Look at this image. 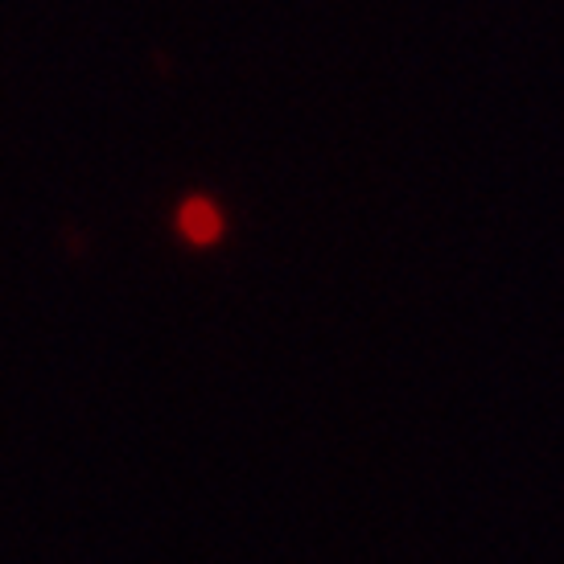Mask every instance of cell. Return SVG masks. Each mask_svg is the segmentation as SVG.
Segmentation results:
<instances>
[{"label": "cell", "instance_id": "1", "mask_svg": "<svg viewBox=\"0 0 564 564\" xmlns=\"http://www.w3.org/2000/svg\"><path fill=\"white\" fill-rule=\"evenodd\" d=\"M177 227H182V236H186L189 243L206 248V243H215V239L223 236V215L215 210V203L189 198V203L182 206V215H177Z\"/></svg>", "mask_w": 564, "mask_h": 564}]
</instances>
